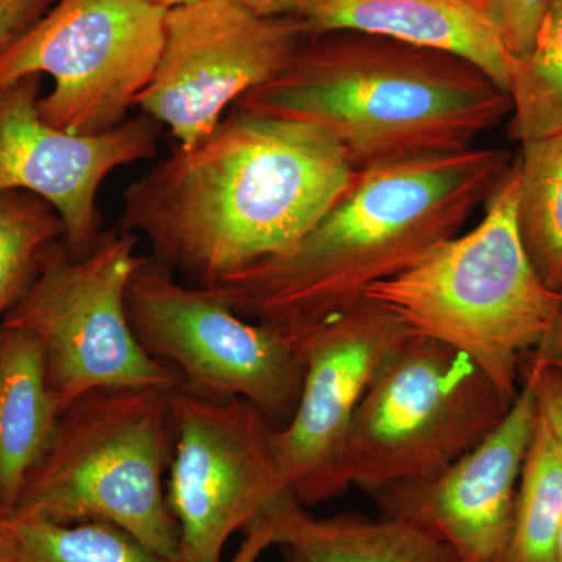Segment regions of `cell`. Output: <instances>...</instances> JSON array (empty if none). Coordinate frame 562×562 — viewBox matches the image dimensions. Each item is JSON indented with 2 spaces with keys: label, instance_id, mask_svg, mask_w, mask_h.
Returning a JSON list of instances; mask_svg holds the SVG:
<instances>
[{
  "label": "cell",
  "instance_id": "cell-23",
  "mask_svg": "<svg viewBox=\"0 0 562 562\" xmlns=\"http://www.w3.org/2000/svg\"><path fill=\"white\" fill-rule=\"evenodd\" d=\"M550 0H494L503 40L514 60L531 50Z\"/></svg>",
  "mask_w": 562,
  "mask_h": 562
},
{
  "label": "cell",
  "instance_id": "cell-6",
  "mask_svg": "<svg viewBox=\"0 0 562 562\" xmlns=\"http://www.w3.org/2000/svg\"><path fill=\"white\" fill-rule=\"evenodd\" d=\"M512 403L469 355L413 335L355 414L339 479L371 495L432 479L479 446Z\"/></svg>",
  "mask_w": 562,
  "mask_h": 562
},
{
  "label": "cell",
  "instance_id": "cell-1",
  "mask_svg": "<svg viewBox=\"0 0 562 562\" xmlns=\"http://www.w3.org/2000/svg\"><path fill=\"white\" fill-rule=\"evenodd\" d=\"M358 173L316 125L232 109L209 136L133 181L117 227L209 286L294 249Z\"/></svg>",
  "mask_w": 562,
  "mask_h": 562
},
{
  "label": "cell",
  "instance_id": "cell-21",
  "mask_svg": "<svg viewBox=\"0 0 562 562\" xmlns=\"http://www.w3.org/2000/svg\"><path fill=\"white\" fill-rule=\"evenodd\" d=\"M509 138L535 140L562 132V0H550L531 50L516 61Z\"/></svg>",
  "mask_w": 562,
  "mask_h": 562
},
{
  "label": "cell",
  "instance_id": "cell-14",
  "mask_svg": "<svg viewBox=\"0 0 562 562\" xmlns=\"http://www.w3.org/2000/svg\"><path fill=\"white\" fill-rule=\"evenodd\" d=\"M536 422L535 392L522 379L501 424L471 452L432 479L373 494L382 517L431 532L461 562H508L517 487Z\"/></svg>",
  "mask_w": 562,
  "mask_h": 562
},
{
  "label": "cell",
  "instance_id": "cell-25",
  "mask_svg": "<svg viewBox=\"0 0 562 562\" xmlns=\"http://www.w3.org/2000/svg\"><path fill=\"white\" fill-rule=\"evenodd\" d=\"M55 0H0V54L54 5Z\"/></svg>",
  "mask_w": 562,
  "mask_h": 562
},
{
  "label": "cell",
  "instance_id": "cell-12",
  "mask_svg": "<svg viewBox=\"0 0 562 562\" xmlns=\"http://www.w3.org/2000/svg\"><path fill=\"white\" fill-rule=\"evenodd\" d=\"M291 335L305 372L297 406L277 427L273 443L295 501L308 509L347 492L339 460L351 422L414 333L379 302L362 297Z\"/></svg>",
  "mask_w": 562,
  "mask_h": 562
},
{
  "label": "cell",
  "instance_id": "cell-18",
  "mask_svg": "<svg viewBox=\"0 0 562 562\" xmlns=\"http://www.w3.org/2000/svg\"><path fill=\"white\" fill-rule=\"evenodd\" d=\"M517 165L520 238L543 283L562 295V132L525 140Z\"/></svg>",
  "mask_w": 562,
  "mask_h": 562
},
{
  "label": "cell",
  "instance_id": "cell-30",
  "mask_svg": "<svg viewBox=\"0 0 562 562\" xmlns=\"http://www.w3.org/2000/svg\"><path fill=\"white\" fill-rule=\"evenodd\" d=\"M154 5L160 7L162 10L176 9V7L184 5V3L194 2V0H149Z\"/></svg>",
  "mask_w": 562,
  "mask_h": 562
},
{
  "label": "cell",
  "instance_id": "cell-5",
  "mask_svg": "<svg viewBox=\"0 0 562 562\" xmlns=\"http://www.w3.org/2000/svg\"><path fill=\"white\" fill-rule=\"evenodd\" d=\"M166 391L105 387L77 398L63 412L11 516L116 525L155 552L180 560L179 525L165 487L173 453Z\"/></svg>",
  "mask_w": 562,
  "mask_h": 562
},
{
  "label": "cell",
  "instance_id": "cell-26",
  "mask_svg": "<svg viewBox=\"0 0 562 562\" xmlns=\"http://www.w3.org/2000/svg\"><path fill=\"white\" fill-rule=\"evenodd\" d=\"M277 539H279V532L276 524L272 522L271 517H268L246 531V538L239 546L238 552L233 554L228 562H258L266 550L277 546Z\"/></svg>",
  "mask_w": 562,
  "mask_h": 562
},
{
  "label": "cell",
  "instance_id": "cell-7",
  "mask_svg": "<svg viewBox=\"0 0 562 562\" xmlns=\"http://www.w3.org/2000/svg\"><path fill=\"white\" fill-rule=\"evenodd\" d=\"M139 236L102 232L87 254L55 244L0 327L27 331L43 344L47 380L60 413L105 387L180 384L169 366L140 346L127 312V288L140 260Z\"/></svg>",
  "mask_w": 562,
  "mask_h": 562
},
{
  "label": "cell",
  "instance_id": "cell-2",
  "mask_svg": "<svg viewBox=\"0 0 562 562\" xmlns=\"http://www.w3.org/2000/svg\"><path fill=\"white\" fill-rule=\"evenodd\" d=\"M512 166L473 146L362 171L294 249L209 286L246 319L302 330L457 236Z\"/></svg>",
  "mask_w": 562,
  "mask_h": 562
},
{
  "label": "cell",
  "instance_id": "cell-11",
  "mask_svg": "<svg viewBox=\"0 0 562 562\" xmlns=\"http://www.w3.org/2000/svg\"><path fill=\"white\" fill-rule=\"evenodd\" d=\"M297 18L261 16L236 0L166 11L160 58L136 109L181 147L209 136L247 92L268 83L306 43Z\"/></svg>",
  "mask_w": 562,
  "mask_h": 562
},
{
  "label": "cell",
  "instance_id": "cell-8",
  "mask_svg": "<svg viewBox=\"0 0 562 562\" xmlns=\"http://www.w3.org/2000/svg\"><path fill=\"white\" fill-rule=\"evenodd\" d=\"M127 312L140 346L181 386L243 398L277 425L294 413L305 364L291 333L239 316L213 288L181 283L151 255H140L133 272Z\"/></svg>",
  "mask_w": 562,
  "mask_h": 562
},
{
  "label": "cell",
  "instance_id": "cell-3",
  "mask_svg": "<svg viewBox=\"0 0 562 562\" xmlns=\"http://www.w3.org/2000/svg\"><path fill=\"white\" fill-rule=\"evenodd\" d=\"M233 109L316 125L362 172L471 149L512 114L513 102L453 55L341 32L306 41L279 76Z\"/></svg>",
  "mask_w": 562,
  "mask_h": 562
},
{
  "label": "cell",
  "instance_id": "cell-24",
  "mask_svg": "<svg viewBox=\"0 0 562 562\" xmlns=\"http://www.w3.org/2000/svg\"><path fill=\"white\" fill-rule=\"evenodd\" d=\"M522 379L531 384L538 412L553 432L562 452V373L527 358Z\"/></svg>",
  "mask_w": 562,
  "mask_h": 562
},
{
  "label": "cell",
  "instance_id": "cell-13",
  "mask_svg": "<svg viewBox=\"0 0 562 562\" xmlns=\"http://www.w3.org/2000/svg\"><path fill=\"white\" fill-rule=\"evenodd\" d=\"M43 77H25L0 91V191L36 195L57 211L72 257L101 236L98 195L117 169L157 157L158 124L128 117L111 131L77 135L43 120Z\"/></svg>",
  "mask_w": 562,
  "mask_h": 562
},
{
  "label": "cell",
  "instance_id": "cell-20",
  "mask_svg": "<svg viewBox=\"0 0 562 562\" xmlns=\"http://www.w3.org/2000/svg\"><path fill=\"white\" fill-rule=\"evenodd\" d=\"M7 562H180L116 525L55 524L10 516Z\"/></svg>",
  "mask_w": 562,
  "mask_h": 562
},
{
  "label": "cell",
  "instance_id": "cell-17",
  "mask_svg": "<svg viewBox=\"0 0 562 562\" xmlns=\"http://www.w3.org/2000/svg\"><path fill=\"white\" fill-rule=\"evenodd\" d=\"M269 517L284 562H461L441 539L402 520L314 517L294 497Z\"/></svg>",
  "mask_w": 562,
  "mask_h": 562
},
{
  "label": "cell",
  "instance_id": "cell-31",
  "mask_svg": "<svg viewBox=\"0 0 562 562\" xmlns=\"http://www.w3.org/2000/svg\"><path fill=\"white\" fill-rule=\"evenodd\" d=\"M554 562H562V522L558 531L557 546H554Z\"/></svg>",
  "mask_w": 562,
  "mask_h": 562
},
{
  "label": "cell",
  "instance_id": "cell-28",
  "mask_svg": "<svg viewBox=\"0 0 562 562\" xmlns=\"http://www.w3.org/2000/svg\"><path fill=\"white\" fill-rule=\"evenodd\" d=\"M261 16H288L294 13L299 0H236Z\"/></svg>",
  "mask_w": 562,
  "mask_h": 562
},
{
  "label": "cell",
  "instance_id": "cell-19",
  "mask_svg": "<svg viewBox=\"0 0 562 562\" xmlns=\"http://www.w3.org/2000/svg\"><path fill=\"white\" fill-rule=\"evenodd\" d=\"M562 522V452L538 412L517 487L508 562H554Z\"/></svg>",
  "mask_w": 562,
  "mask_h": 562
},
{
  "label": "cell",
  "instance_id": "cell-27",
  "mask_svg": "<svg viewBox=\"0 0 562 562\" xmlns=\"http://www.w3.org/2000/svg\"><path fill=\"white\" fill-rule=\"evenodd\" d=\"M528 358L562 373V313L554 321L553 327L550 328L541 346Z\"/></svg>",
  "mask_w": 562,
  "mask_h": 562
},
{
  "label": "cell",
  "instance_id": "cell-29",
  "mask_svg": "<svg viewBox=\"0 0 562 562\" xmlns=\"http://www.w3.org/2000/svg\"><path fill=\"white\" fill-rule=\"evenodd\" d=\"M10 512L0 498V562H7L9 552Z\"/></svg>",
  "mask_w": 562,
  "mask_h": 562
},
{
  "label": "cell",
  "instance_id": "cell-15",
  "mask_svg": "<svg viewBox=\"0 0 562 562\" xmlns=\"http://www.w3.org/2000/svg\"><path fill=\"white\" fill-rule=\"evenodd\" d=\"M292 16L306 38L362 33L453 55L509 91L516 60L503 40L494 0H299Z\"/></svg>",
  "mask_w": 562,
  "mask_h": 562
},
{
  "label": "cell",
  "instance_id": "cell-10",
  "mask_svg": "<svg viewBox=\"0 0 562 562\" xmlns=\"http://www.w3.org/2000/svg\"><path fill=\"white\" fill-rule=\"evenodd\" d=\"M166 395L173 422L166 495L180 562H222L235 532L294 497L273 443L279 425L243 398L203 397L181 384Z\"/></svg>",
  "mask_w": 562,
  "mask_h": 562
},
{
  "label": "cell",
  "instance_id": "cell-9",
  "mask_svg": "<svg viewBox=\"0 0 562 562\" xmlns=\"http://www.w3.org/2000/svg\"><path fill=\"white\" fill-rule=\"evenodd\" d=\"M166 10L149 0H55L0 54V91L49 76L43 120L77 135L117 127L157 68Z\"/></svg>",
  "mask_w": 562,
  "mask_h": 562
},
{
  "label": "cell",
  "instance_id": "cell-22",
  "mask_svg": "<svg viewBox=\"0 0 562 562\" xmlns=\"http://www.w3.org/2000/svg\"><path fill=\"white\" fill-rule=\"evenodd\" d=\"M60 241L65 225L49 203L29 192L0 191V325Z\"/></svg>",
  "mask_w": 562,
  "mask_h": 562
},
{
  "label": "cell",
  "instance_id": "cell-4",
  "mask_svg": "<svg viewBox=\"0 0 562 562\" xmlns=\"http://www.w3.org/2000/svg\"><path fill=\"white\" fill-rule=\"evenodd\" d=\"M517 195L513 162L476 227L364 292L414 335L469 355L508 402L522 386L525 361L562 313V295L543 283L525 250Z\"/></svg>",
  "mask_w": 562,
  "mask_h": 562
},
{
  "label": "cell",
  "instance_id": "cell-16",
  "mask_svg": "<svg viewBox=\"0 0 562 562\" xmlns=\"http://www.w3.org/2000/svg\"><path fill=\"white\" fill-rule=\"evenodd\" d=\"M60 417L43 344L31 333L0 327V498L10 514Z\"/></svg>",
  "mask_w": 562,
  "mask_h": 562
}]
</instances>
